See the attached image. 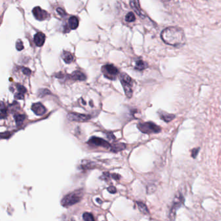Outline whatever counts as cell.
I'll list each match as a JSON object with an SVG mask.
<instances>
[{
    "mask_svg": "<svg viewBox=\"0 0 221 221\" xmlns=\"http://www.w3.org/2000/svg\"><path fill=\"white\" fill-rule=\"evenodd\" d=\"M162 40L170 46H178L185 42L184 31L177 27H169L165 28L161 33Z\"/></svg>",
    "mask_w": 221,
    "mask_h": 221,
    "instance_id": "1",
    "label": "cell"
},
{
    "mask_svg": "<svg viewBox=\"0 0 221 221\" xmlns=\"http://www.w3.org/2000/svg\"><path fill=\"white\" fill-rule=\"evenodd\" d=\"M82 197H83V193L82 191H75L64 197L61 201V204L64 208H68L79 202Z\"/></svg>",
    "mask_w": 221,
    "mask_h": 221,
    "instance_id": "2",
    "label": "cell"
},
{
    "mask_svg": "<svg viewBox=\"0 0 221 221\" xmlns=\"http://www.w3.org/2000/svg\"><path fill=\"white\" fill-rule=\"evenodd\" d=\"M137 128L144 134H156L161 131V128L153 122H145L138 123Z\"/></svg>",
    "mask_w": 221,
    "mask_h": 221,
    "instance_id": "3",
    "label": "cell"
},
{
    "mask_svg": "<svg viewBox=\"0 0 221 221\" xmlns=\"http://www.w3.org/2000/svg\"><path fill=\"white\" fill-rule=\"evenodd\" d=\"M120 81L122 84L125 94L128 98H131L132 96V80L131 77L126 73H123L120 75Z\"/></svg>",
    "mask_w": 221,
    "mask_h": 221,
    "instance_id": "4",
    "label": "cell"
},
{
    "mask_svg": "<svg viewBox=\"0 0 221 221\" xmlns=\"http://www.w3.org/2000/svg\"><path fill=\"white\" fill-rule=\"evenodd\" d=\"M184 198L180 193H178L177 195H176L169 213V217L170 219H175L176 211H177L182 204H184Z\"/></svg>",
    "mask_w": 221,
    "mask_h": 221,
    "instance_id": "5",
    "label": "cell"
},
{
    "mask_svg": "<svg viewBox=\"0 0 221 221\" xmlns=\"http://www.w3.org/2000/svg\"><path fill=\"white\" fill-rule=\"evenodd\" d=\"M102 72L104 77L110 80H115L119 74V70L112 64H107L102 67Z\"/></svg>",
    "mask_w": 221,
    "mask_h": 221,
    "instance_id": "6",
    "label": "cell"
},
{
    "mask_svg": "<svg viewBox=\"0 0 221 221\" xmlns=\"http://www.w3.org/2000/svg\"><path fill=\"white\" fill-rule=\"evenodd\" d=\"M88 144L92 145V146H99V147H103L107 148H109L111 147V145L106 141L105 140L102 139L100 137H92L88 141Z\"/></svg>",
    "mask_w": 221,
    "mask_h": 221,
    "instance_id": "7",
    "label": "cell"
},
{
    "mask_svg": "<svg viewBox=\"0 0 221 221\" xmlns=\"http://www.w3.org/2000/svg\"><path fill=\"white\" fill-rule=\"evenodd\" d=\"M91 118L90 115L77 114V113H69L68 114V119L71 121H77V122H84Z\"/></svg>",
    "mask_w": 221,
    "mask_h": 221,
    "instance_id": "8",
    "label": "cell"
},
{
    "mask_svg": "<svg viewBox=\"0 0 221 221\" xmlns=\"http://www.w3.org/2000/svg\"><path fill=\"white\" fill-rule=\"evenodd\" d=\"M32 13L35 18L40 21L45 20L49 16V14L46 11L42 9L40 7H36L33 9Z\"/></svg>",
    "mask_w": 221,
    "mask_h": 221,
    "instance_id": "9",
    "label": "cell"
},
{
    "mask_svg": "<svg viewBox=\"0 0 221 221\" xmlns=\"http://www.w3.org/2000/svg\"><path fill=\"white\" fill-rule=\"evenodd\" d=\"M31 110L37 115H42L47 111L46 107L40 103L33 104L31 107Z\"/></svg>",
    "mask_w": 221,
    "mask_h": 221,
    "instance_id": "10",
    "label": "cell"
},
{
    "mask_svg": "<svg viewBox=\"0 0 221 221\" xmlns=\"http://www.w3.org/2000/svg\"><path fill=\"white\" fill-rule=\"evenodd\" d=\"M45 40H46V36L43 33L39 32H37L35 35L34 41L37 46L38 47L42 46L43 45L44 42H45Z\"/></svg>",
    "mask_w": 221,
    "mask_h": 221,
    "instance_id": "11",
    "label": "cell"
},
{
    "mask_svg": "<svg viewBox=\"0 0 221 221\" xmlns=\"http://www.w3.org/2000/svg\"><path fill=\"white\" fill-rule=\"evenodd\" d=\"M70 78L74 81H83L86 79V75L80 71H75L70 75Z\"/></svg>",
    "mask_w": 221,
    "mask_h": 221,
    "instance_id": "12",
    "label": "cell"
},
{
    "mask_svg": "<svg viewBox=\"0 0 221 221\" xmlns=\"http://www.w3.org/2000/svg\"><path fill=\"white\" fill-rule=\"evenodd\" d=\"M125 148H126V145L123 143H114V144L112 145L111 147H110L111 151L114 152H118L119 151H123L124 149H125Z\"/></svg>",
    "mask_w": 221,
    "mask_h": 221,
    "instance_id": "13",
    "label": "cell"
},
{
    "mask_svg": "<svg viewBox=\"0 0 221 221\" xmlns=\"http://www.w3.org/2000/svg\"><path fill=\"white\" fill-rule=\"evenodd\" d=\"M79 20L76 16H71L69 18L68 24L71 29H76L79 26Z\"/></svg>",
    "mask_w": 221,
    "mask_h": 221,
    "instance_id": "14",
    "label": "cell"
},
{
    "mask_svg": "<svg viewBox=\"0 0 221 221\" xmlns=\"http://www.w3.org/2000/svg\"><path fill=\"white\" fill-rule=\"evenodd\" d=\"M62 58L66 64H70L74 60L73 54L67 51H64L62 53Z\"/></svg>",
    "mask_w": 221,
    "mask_h": 221,
    "instance_id": "15",
    "label": "cell"
},
{
    "mask_svg": "<svg viewBox=\"0 0 221 221\" xmlns=\"http://www.w3.org/2000/svg\"><path fill=\"white\" fill-rule=\"evenodd\" d=\"M159 114L160 118L167 123L170 122V121H172L175 118V115L174 114H170L165 112H161L159 113Z\"/></svg>",
    "mask_w": 221,
    "mask_h": 221,
    "instance_id": "16",
    "label": "cell"
},
{
    "mask_svg": "<svg viewBox=\"0 0 221 221\" xmlns=\"http://www.w3.org/2000/svg\"><path fill=\"white\" fill-rule=\"evenodd\" d=\"M25 119V115L23 114H16L14 115V119L17 126L21 125V124L24 122Z\"/></svg>",
    "mask_w": 221,
    "mask_h": 221,
    "instance_id": "17",
    "label": "cell"
},
{
    "mask_svg": "<svg viewBox=\"0 0 221 221\" xmlns=\"http://www.w3.org/2000/svg\"><path fill=\"white\" fill-rule=\"evenodd\" d=\"M137 205L138 209H140V211L141 213H144V214L148 213V209L144 203H143L141 202H137Z\"/></svg>",
    "mask_w": 221,
    "mask_h": 221,
    "instance_id": "18",
    "label": "cell"
},
{
    "mask_svg": "<svg viewBox=\"0 0 221 221\" xmlns=\"http://www.w3.org/2000/svg\"><path fill=\"white\" fill-rule=\"evenodd\" d=\"M147 65L144 61H143V60H137V61L136 62L135 68L137 70L141 71V70L145 69L147 68Z\"/></svg>",
    "mask_w": 221,
    "mask_h": 221,
    "instance_id": "19",
    "label": "cell"
},
{
    "mask_svg": "<svg viewBox=\"0 0 221 221\" xmlns=\"http://www.w3.org/2000/svg\"><path fill=\"white\" fill-rule=\"evenodd\" d=\"M7 115V108H5L4 103L3 102L1 103V115H0V117H1V119H4L6 118V116Z\"/></svg>",
    "mask_w": 221,
    "mask_h": 221,
    "instance_id": "20",
    "label": "cell"
},
{
    "mask_svg": "<svg viewBox=\"0 0 221 221\" xmlns=\"http://www.w3.org/2000/svg\"><path fill=\"white\" fill-rule=\"evenodd\" d=\"M125 20L127 22H133V21H134L136 20V17H135L134 14L133 13H132V12L129 13L126 16Z\"/></svg>",
    "mask_w": 221,
    "mask_h": 221,
    "instance_id": "21",
    "label": "cell"
},
{
    "mask_svg": "<svg viewBox=\"0 0 221 221\" xmlns=\"http://www.w3.org/2000/svg\"><path fill=\"white\" fill-rule=\"evenodd\" d=\"M83 219L85 221H94L95 219L93 217L92 214L90 213H84L83 214Z\"/></svg>",
    "mask_w": 221,
    "mask_h": 221,
    "instance_id": "22",
    "label": "cell"
},
{
    "mask_svg": "<svg viewBox=\"0 0 221 221\" xmlns=\"http://www.w3.org/2000/svg\"><path fill=\"white\" fill-rule=\"evenodd\" d=\"M50 93H51L50 91L47 89H42V90H40L39 92H38V95H39V96L41 97H43L46 95L50 94Z\"/></svg>",
    "mask_w": 221,
    "mask_h": 221,
    "instance_id": "23",
    "label": "cell"
},
{
    "mask_svg": "<svg viewBox=\"0 0 221 221\" xmlns=\"http://www.w3.org/2000/svg\"><path fill=\"white\" fill-rule=\"evenodd\" d=\"M16 49H18V51H21L22 50V49H24V44H23V42H22L21 40H18L17 42H16Z\"/></svg>",
    "mask_w": 221,
    "mask_h": 221,
    "instance_id": "24",
    "label": "cell"
},
{
    "mask_svg": "<svg viewBox=\"0 0 221 221\" xmlns=\"http://www.w3.org/2000/svg\"><path fill=\"white\" fill-rule=\"evenodd\" d=\"M17 90H18V92H20L22 93H25L27 92L26 88L24 86L20 85V84L17 85Z\"/></svg>",
    "mask_w": 221,
    "mask_h": 221,
    "instance_id": "25",
    "label": "cell"
},
{
    "mask_svg": "<svg viewBox=\"0 0 221 221\" xmlns=\"http://www.w3.org/2000/svg\"><path fill=\"white\" fill-rule=\"evenodd\" d=\"M22 72H23V73L27 76H29L31 75V70L29 69V68H23L21 69Z\"/></svg>",
    "mask_w": 221,
    "mask_h": 221,
    "instance_id": "26",
    "label": "cell"
},
{
    "mask_svg": "<svg viewBox=\"0 0 221 221\" xmlns=\"http://www.w3.org/2000/svg\"><path fill=\"white\" fill-rule=\"evenodd\" d=\"M200 148H194L192 151V157L195 158L197 157V156L198 155V153L199 152Z\"/></svg>",
    "mask_w": 221,
    "mask_h": 221,
    "instance_id": "27",
    "label": "cell"
},
{
    "mask_svg": "<svg viewBox=\"0 0 221 221\" xmlns=\"http://www.w3.org/2000/svg\"><path fill=\"white\" fill-rule=\"evenodd\" d=\"M15 99H24V93L18 92L15 94Z\"/></svg>",
    "mask_w": 221,
    "mask_h": 221,
    "instance_id": "28",
    "label": "cell"
},
{
    "mask_svg": "<svg viewBox=\"0 0 221 221\" xmlns=\"http://www.w3.org/2000/svg\"><path fill=\"white\" fill-rule=\"evenodd\" d=\"M107 190L108 191L109 193H112V194H114L116 192H117V190H116V188L114 186H110L109 187L107 188Z\"/></svg>",
    "mask_w": 221,
    "mask_h": 221,
    "instance_id": "29",
    "label": "cell"
},
{
    "mask_svg": "<svg viewBox=\"0 0 221 221\" xmlns=\"http://www.w3.org/2000/svg\"><path fill=\"white\" fill-rule=\"evenodd\" d=\"M57 13H58L59 15L62 16H64L66 14V13H65V12H64V10L63 9H62L61 8H58V9H57Z\"/></svg>",
    "mask_w": 221,
    "mask_h": 221,
    "instance_id": "30",
    "label": "cell"
},
{
    "mask_svg": "<svg viewBox=\"0 0 221 221\" xmlns=\"http://www.w3.org/2000/svg\"><path fill=\"white\" fill-rule=\"evenodd\" d=\"M10 135V134H9V132H4V133H2L1 137H2V139H5V138L7 139L8 137H9Z\"/></svg>",
    "mask_w": 221,
    "mask_h": 221,
    "instance_id": "31",
    "label": "cell"
},
{
    "mask_svg": "<svg viewBox=\"0 0 221 221\" xmlns=\"http://www.w3.org/2000/svg\"><path fill=\"white\" fill-rule=\"evenodd\" d=\"M111 176L114 179H115L116 180H118L120 178V176L119 174H112L111 175Z\"/></svg>",
    "mask_w": 221,
    "mask_h": 221,
    "instance_id": "32",
    "label": "cell"
},
{
    "mask_svg": "<svg viewBox=\"0 0 221 221\" xmlns=\"http://www.w3.org/2000/svg\"><path fill=\"white\" fill-rule=\"evenodd\" d=\"M163 1H165V2H167V1H169V0H163Z\"/></svg>",
    "mask_w": 221,
    "mask_h": 221,
    "instance_id": "33",
    "label": "cell"
}]
</instances>
